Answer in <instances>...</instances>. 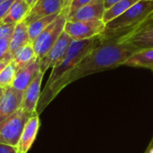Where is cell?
Here are the masks:
<instances>
[{"instance_id":"28","label":"cell","mask_w":153,"mask_h":153,"mask_svg":"<svg viewBox=\"0 0 153 153\" xmlns=\"http://www.w3.org/2000/svg\"><path fill=\"white\" fill-rule=\"evenodd\" d=\"M60 1H61L63 11L66 12L67 14H68V9H69V6H70V4H71L73 0H60Z\"/></svg>"},{"instance_id":"17","label":"cell","mask_w":153,"mask_h":153,"mask_svg":"<svg viewBox=\"0 0 153 153\" xmlns=\"http://www.w3.org/2000/svg\"><path fill=\"white\" fill-rule=\"evenodd\" d=\"M29 42H30V40L28 32V25L24 22H21L15 25L13 33L11 37L9 53L13 56L16 50Z\"/></svg>"},{"instance_id":"8","label":"cell","mask_w":153,"mask_h":153,"mask_svg":"<svg viewBox=\"0 0 153 153\" xmlns=\"http://www.w3.org/2000/svg\"><path fill=\"white\" fill-rule=\"evenodd\" d=\"M23 91L10 86L4 90L0 101V123L13 115L22 108Z\"/></svg>"},{"instance_id":"31","label":"cell","mask_w":153,"mask_h":153,"mask_svg":"<svg viewBox=\"0 0 153 153\" xmlns=\"http://www.w3.org/2000/svg\"><path fill=\"white\" fill-rule=\"evenodd\" d=\"M25 2L30 5V9L34 6V4L38 2V0H25Z\"/></svg>"},{"instance_id":"30","label":"cell","mask_w":153,"mask_h":153,"mask_svg":"<svg viewBox=\"0 0 153 153\" xmlns=\"http://www.w3.org/2000/svg\"><path fill=\"white\" fill-rule=\"evenodd\" d=\"M144 153H153V137L152 139V141H151V143H149L146 151L144 152Z\"/></svg>"},{"instance_id":"26","label":"cell","mask_w":153,"mask_h":153,"mask_svg":"<svg viewBox=\"0 0 153 153\" xmlns=\"http://www.w3.org/2000/svg\"><path fill=\"white\" fill-rule=\"evenodd\" d=\"M0 153H19L16 147L0 143Z\"/></svg>"},{"instance_id":"10","label":"cell","mask_w":153,"mask_h":153,"mask_svg":"<svg viewBox=\"0 0 153 153\" xmlns=\"http://www.w3.org/2000/svg\"><path fill=\"white\" fill-rule=\"evenodd\" d=\"M120 41L129 42L139 50L153 48V17L134 32L120 39Z\"/></svg>"},{"instance_id":"7","label":"cell","mask_w":153,"mask_h":153,"mask_svg":"<svg viewBox=\"0 0 153 153\" xmlns=\"http://www.w3.org/2000/svg\"><path fill=\"white\" fill-rule=\"evenodd\" d=\"M73 39L64 30L60 38L51 48L48 53L39 60L40 72L45 74L48 68H54L57 65L65 56Z\"/></svg>"},{"instance_id":"25","label":"cell","mask_w":153,"mask_h":153,"mask_svg":"<svg viewBox=\"0 0 153 153\" xmlns=\"http://www.w3.org/2000/svg\"><path fill=\"white\" fill-rule=\"evenodd\" d=\"M15 0H5L4 3H2L0 4V23L3 21V19L4 18V16L6 15L7 12L9 11L11 5L13 4V3Z\"/></svg>"},{"instance_id":"14","label":"cell","mask_w":153,"mask_h":153,"mask_svg":"<svg viewBox=\"0 0 153 153\" xmlns=\"http://www.w3.org/2000/svg\"><path fill=\"white\" fill-rule=\"evenodd\" d=\"M39 73H41L39 66V59L37 58L30 64L17 71L16 76L12 86L16 90L24 91L25 89L29 86V84Z\"/></svg>"},{"instance_id":"34","label":"cell","mask_w":153,"mask_h":153,"mask_svg":"<svg viewBox=\"0 0 153 153\" xmlns=\"http://www.w3.org/2000/svg\"><path fill=\"white\" fill-rule=\"evenodd\" d=\"M147 1H153V0H147Z\"/></svg>"},{"instance_id":"15","label":"cell","mask_w":153,"mask_h":153,"mask_svg":"<svg viewBox=\"0 0 153 153\" xmlns=\"http://www.w3.org/2000/svg\"><path fill=\"white\" fill-rule=\"evenodd\" d=\"M30 11V7L25 2V0H15L1 23L17 24L21 22H23L28 16Z\"/></svg>"},{"instance_id":"29","label":"cell","mask_w":153,"mask_h":153,"mask_svg":"<svg viewBox=\"0 0 153 153\" xmlns=\"http://www.w3.org/2000/svg\"><path fill=\"white\" fill-rule=\"evenodd\" d=\"M119 0H104V3H105V8L106 10L110 8L113 4H115L117 2H118Z\"/></svg>"},{"instance_id":"35","label":"cell","mask_w":153,"mask_h":153,"mask_svg":"<svg viewBox=\"0 0 153 153\" xmlns=\"http://www.w3.org/2000/svg\"><path fill=\"white\" fill-rule=\"evenodd\" d=\"M152 73H153V70H152Z\"/></svg>"},{"instance_id":"13","label":"cell","mask_w":153,"mask_h":153,"mask_svg":"<svg viewBox=\"0 0 153 153\" xmlns=\"http://www.w3.org/2000/svg\"><path fill=\"white\" fill-rule=\"evenodd\" d=\"M63 11L60 0H38L23 21L27 25L39 18L60 13Z\"/></svg>"},{"instance_id":"23","label":"cell","mask_w":153,"mask_h":153,"mask_svg":"<svg viewBox=\"0 0 153 153\" xmlns=\"http://www.w3.org/2000/svg\"><path fill=\"white\" fill-rule=\"evenodd\" d=\"M11 39H0V59L4 58L9 54Z\"/></svg>"},{"instance_id":"32","label":"cell","mask_w":153,"mask_h":153,"mask_svg":"<svg viewBox=\"0 0 153 153\" xmlns=\"http://www.w3.org/2000/svg\"><path fill=\"white\" fill-rule=\"evenodd\" d=\"M4 90H5V89H4V88L0 87V101H1V99H2V97H3V95H4Z\"/></svg>"},{"instance_id":"1","label":"cell","mask_w":153,"mask_h":153,"mask_svg":"<svg viewBox=\"0 0 153 153\" xmlns=\"http://www.w3.org/2000/svg\"><path fill=\"white\" fill-rule=\"evenodd\" d=\"M139 51L137 48L129 42L117 39L100 40L90 51V53L40 101L39 109L45 108L65 86L85 76L100 72L114 69L124 65L126 61L134 53Z\"/></svg>"},{"instance_id":"20","label":"cell","mask_w":153,"mask_h":153,"mask_svg":"<svg viewBox=\"0 0 153 153\" xmlns=\"http://www.w3.org/2000/svg\"><path fill=\"white\" fill-rule=\"evenodd\" d=\"M59 13L39 18L28 24V32L30 42H32L50 23H52Z\"/></svg>"},{"instance_id":"4","label":"cell","mask_w":153,"mask_h":153,"mask_svg":"<svg viewBox=\"0 0 153 153\" xmlns=\"http://www.w3.org/2000/svg\"><path fill=\"white\" fill-rule=\"evenodd\" d=\"M67 21V13L62 11L55 21L50 23L31 43L35 50L37 57L42 59L55 45L61 34L65 30V22Z\"/></svg>"},{"instance_id":"18","label":"cell","mask_w":153,"mask_h":153,"mask_svg":"<svg viewBox=\"0 0 153 153\" xmlns=\"http://www.w3.org/2000/svg\"><path fill=\"white\" fill-rule=\"evenodd\" d=\"M37 58L38 57L36 56L31 42H29L26 45L22 46L13 55V61L18 67V70L30 64Z\"/></svg>"},{"instance_id":"9","label":"cell","mask_w":153,"mask_h":153,"mask_svg":"<svg viewBox=\"0 0 153 153\" xmlns=\"http://www.w3.org/2000/svg\"><path fill=\"white\" fill-rule=\"evenodd\" d=\"M106 12L104 0H94L67 15L68 21H103Z\"/></svg>"},{"instance_id":"6","label":"cell","mask_w":153,"mask_h":153,"mask_svg":"<svg viewBox=\"0 0 153 153\" xmlns=\"http://www.w3.org/2000/svg\"><path fill=\"white\" fill-rule=\"evenodd\" d=\"M103 21H66L65 31L73 40L89 39L100 36L104 29Z\"/></svg>"},{"instance_id":"3","label":"cell","mask_w":153,"mask_h":153,"mask_svg":"<svg viewBox=\"0 0 153 153\" xmlns=\"http://www.w3.org/2000/svg\"><path fill=\"white\" fill-rule=\"evenodd\" d=\"M98 41L99 36L89 39L72 41L70 48L64 59L57 65L52 68V72L44 90L43 98H41L40 101L46 99L47 96L50 93V91L54 89V87L62 79H64L90 53V51L98 43Z\"/></svg>"},{"instance_id":"2","label":"cell","mask_w":153,"mask_h":153,"mask_svg":"<svg viewBox=\"0 0 153 153\" xmlns=\"http://www.w3.org/2000/svg\"><path fill=\"white\" fill-rule=\"evenodd\" d=\"M152 17L153 1L141 0L124 13L106 23L99 39L120 40L134 32Z\"/></svg>"},{"instance_id":"27","label":"cell","mask_w":153,"mask_h":153,"mask_svg":"<svg viewBox=\"0 0 153 153\" xmlns=\"http://www.w3.org/2000/svg\"><path fill=\"white\" fill-rule=\"evenodd\" d=\"M11 61H13V56L9 53L4 58H3V59H0V72L11 62Z\"/></svg>"},{"instance_id":"22","label":"cell","mask_w":153,"mask_h":153,"mask_svg":"<svg viewBox=\"0 0 153 153\" xmlns=\"http://www.w3.org/2000/svg\"><path fill=\"white\" fill-rule=\"evenodd\" d=\"M16 24L12 23H0V39H11Z\"/></svg>"},{"instance_id":"5","label":"cell","mask_w":153,"mask_h":153,"mask_svg":"<svg viewBox=\"0 0 153 153\" xmlns=\"http://www.w3.org/2000/svg\"><path fill=\"white\" fill-rule=\"evenodd\" d=\"M31 115L22 108L0 123V143L16 147L25 124Z\"/></svg>"},{"instance_id":"24","label":"cell","mask_w":153,"mask_h":153,"mask_svg":"<svg viewBox=\"0 0 153 153\" xmlns=\"http://www.w3.org/2000/svg\"><path fill=\"white\" fill-rule=\"evenodd\" d=\"M92 1H94V0H73L70 6H69V9H68V14L73 13L74 11L77 10L78 8H80V7L85 5V4H89L91 2H92Z\"/></svg>"},{"instance_id":"16","label":"cell","mask_w":153,"mask_h":153,"mask_svg":"<svg viewBox=\"0 0 153 153\" xmlns=\"http://www.w3.org/2000/svg\"><path fill=\"white\" fill-rule=\"evenodd\" d=\"M124 65L153 70V48L137 51L126 61Z\"/></svg>"},{"instance_id":"19","label":"cell","mask_w":153,"mask_h":153,"mask_svg":"<svg viewBox=\"0 0 153 153\" xmlns=\"http://www.w3.org/2000/svg\"><path fill=\"white\" fill-rule=\"evenodd\" d=\"M140 1L141 0H119L110 8L106 10L103 17V22H105V24L108 23V22L124 13L126 11H127L129 8H131L133 5H134Z\"/></svg>"},{"instance_id":"33","label":"cell","mask_w":153,"mask_h":153,"mask_svg":"<svg viewBox=\"0 0 153 153\" xmlns=\"http://www.w3.org/2000/svg\"><path fill=\"white\" fill-rule=\"evenodd\" d=\"M4 1H5V0H0V4H1L2 3H4Z\"/></svg>"},{"instance_id":"11","label":"cell","mask_w":153,"mask_h":153,"mask_svg":"<svg viewBox=\"0 0 153 153\" xmlns=\"http://www.w3.org/2000/svg\"><path fill=\"white\" fill-rule=\"evenodd\" d=\"M43 76L44 74L39 73L23 91V99L21 108L30 115L37 112V106L40 99Z\"/></svg>"},{"instance_id":"21","label":"cell","mask_w":153,"mask_h":153,"mask_svg":"<svg viewBox=\"0 0 153 153\" xmlns=\"http://www.w3.org/2000/svg\"><path fill=\"white\" fill-rule=\"evenodd\" d=\"M18 67L13 61H11L1 72H0V87L6 89L12 86L14 78L16 76Z\"/></svg>"},{"instance_id":"12","label":"cell","mask_w":153,"mask_h":153,"mask_svg":"<svg viewBox=\"0 0 153 153\" xmlns=\"http://www.w3.org/2000/svg\"><path fill=\"white\" fill-rule=\"evenodd\" d=\"M39 126H40V122H39V113L35 112L30 116V117L29 118V120L24 126L19 143L16 146L18 152L28 153V152L30 150L37 137Z\"/></svg>"}]
</instances>
